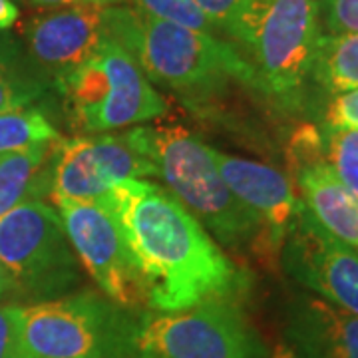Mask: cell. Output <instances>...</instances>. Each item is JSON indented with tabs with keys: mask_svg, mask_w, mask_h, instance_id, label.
Masks as SVG:
<instances>
[{
	"mask_svg": "<svg viewBox=\"0 0 358 358\" xmlns=\"http://www.w3.org/2000/svg\"><path fill=\"white\" fill-rule=\"evenodd\" d=\"M100 205L128 241L150 310L173 313L243 291L241 271L169 189L145 179H122Z\"/></svg>",
	"mask_w": 358,
	"mask_h": 358,
	"instance_id": "obj_1",
	"label": "cell"
},
{
	"mask_svg": "<svg viewBox=\"0 0 358 358\" xmlns=\"http://www.w3.org/2000/svg\"><path fill=\"white\" fill-rule=\"evenodd\" d=\"M110 36L140 64L148 80L178 94L205 98L233 82L257 86L255 68L227 40L154 18L126 6L108 8Z\"/></svg>",
	"mask_w": 358,
	"mask_h": 358,
	"instance_id": "obj_2",
	"label": "cell"
},
{
	"mask_svg": "<svg viewBox=\"0 0 358 358\" xmlns=\"http://www.w3.org/2000/svg\"><path fill=\"white\" fill-rule=\"evenodd\" d=\"M131 136L157 166V178L223 247L255 251L259 225L219 173L213 148L183 128H131Z\"/></svg>",
	"mask_w": 358,
	"mask_h": 358,
	"instance_id": "obj_3",
	"label": "cell"
},
{
	"mask_svg": "<svg viewBox=\"0 0 358 358\" xmlns=\"http://www.w3.org/2000/svg\"><path fill=\"white\" fill-rule=\"evenodd\" d=\"M138 315L84 291L18 308L24 358H134Z\"/></svg>",
	"mask_w": 358,
	"mask_h": 358,
	"instance_id": "obj_4",
	"label": "cell"
},
{
	"mask_svg": "<svg viewBox=\"0 0 358 358\" xmlns=\"http://www.w3.org/2000/svg\"><path fill=\"white\" fill-rule=\"evenodd\" d=\"M58 86L76 128L88 134L138 126L166 114L164 98L112 36L84 64L58 76Z\"/></svg>",
	"mask_w": 358,
	"mask_h": 358,
	"instance_id": "obj_5",
	"label": "cell"
},
{
	"mask_svg": "<svg viewBox=\"0 0 358 358\" xmlns=\"http://www.w3.org/2000/svg\"><path fill=\"white\" fill-rule=\"evenodd\" d=\"M134 358H263V346L235 299H215L141 313Z\"/></svg>",
	"mask_w": 358,
	"mask_h": 358,
	"instance_id": "obj_6",
	"label": "cell"
},
{
	"mask_svg": "<svg viewBox=\"0 0 358 358\" xmlns=\"http://www.w3.org/2000/svg\"><path fill=\"white\" fill-rule=\"evenodd\" d=\"M0 263L14 287L52 301L66 294L80 277L78 257L56 207L32 199L0 217Z\"/></svg>",
	"mask_w": 358,
	"mask_h": 358,
	"instance_id": "obj_7",
	"label": "cell"
},
{
	"mask_svg": "<svg viewBox=\"0 0 358 358\" xmlns=\"http://www.w3.org/2000/svg\"><path fill=\"white\" fill-rule=\"evenodd\" d=\"M319 0H261L249 52L259 88L293 102L310 76L319 42Z\"/></svg>",
	"mask_w": 358,
	"mask_h": 358,
	"instance_id": "obj_8",
	"label": "cell"
},
{
	"mask_svg": "<svg viewBox=\"0 0 358 358\" xmlns=\"http://www.w3.org/2000/svg\"><path fill=\"white\" fill-rule=\"evenodd\" d=\"M54 205L74 253L102 293L129 310L148 305L140 268L117 221L94 201L58 199Z\"/></svg>",
	"mask_w": 358,
	"mask_h": 358,
	"instance_id": "obj_9",
	"label": "cell"
},
{
	"mask_svg": "<svg viewBox=\"0 0 358 358\" xmlns=\"http://www.w3.org/2000/svg\"><path fill=\"white\" fill-rule=\"evenodd\" d=\"M152 176H157V166L129 129L117 136H80L58 143L50 197L100 203L117 181Z\"/></svg>",
	"mask_w": 358,
	"mask_h": 358,
	"instance_id": "obj_10",
	"label": "cell"
},
{
	"mask_svg": "<svg viewBox=\"0 0 358 358\" xmlns=\"http://www.w3.org/2000/svg\"><path fill=\"white\" fill-rule=\"evenodd\" d=\"M287 273L322 301L358 315V253L301 203L281 247Z\"/></svg>",
	"mask_w": 358,
	"mask_h": 358,
	"instance_id": "obj_11",
	"label": "cell"
},
{
	"mask_svg": "<svg viewBox=\"0 0 358 358\" xmlns=\"http://www.w3.org/2000/svg\"><path fill=\"white\" fill-rule=\"evenodd\" d=\"M293 185L307 211L336 239L358 249V195L341 183L324 159L319 129L303 126L289 145Z\"/></svg>",
	"mask_w": 358,
	"mask_h": 358,
	"instance_id": "obj_12",
	"label": "cell"
},
{
	"mask_svg": "<svg viewBox=\"0 0 358 358\" xmlns=\"http://www.w3.org/2000/svg\"><path fill=\"white\" fill-rule=\"evenodd\" d=\"M223 181L259 225L257 255L279 253L301 199L293 181L279 169L213 150Z\"/></svg>",
	"mask_w": 358,
	"mask_h": 358,
	"instance_id": "obj_13",
	"label": "cell"
},
{
	"mask_svg": "<svg viewBox=\"0 0 358 358\" xmlns=\"http://www.w3.org/2000/svg\"><path fill=\"white\" fill-rule=\"evenodd\" d=\"M108 8L102 4L62 6L24 26V38L40 64L64 76L92 58L110 38Z\"/></svg>",
	"mask_w": 358,
	"mask_h": 358,
	"instance_id": "obj_14",
	"label": "cell"
},
{
	"mask_svg": "<svg viewBox=\"0 0 358 358\" xmlns=\"http://www.w3.org/2000/svg\"><path fill=\"white\" fill-rule=\"evenodd\" d=\"M287 334L296 358H358V315L322 299H299Z\"/></svg>",
	"mask_w": 358,
	"mask_h": 358,
	"instance_id": "obj_15",
	"label": "cell"
},
{
	"mask_svg": "<svg viewBox=\"0 0 358 358\" xmlns=\"http://www.w3.org/2000/svg\"><path fill=\"white\" fill-rule=\"evenodd\" d=\"M58 143L60 140L40 141L0 155V217L20 203L50 195Z\"/></svg>",
	"mask_w": 358,
	"mask_h": 358,
	"instance_id": "obj_16",
	"label": "cell"
},
{
	"mask_svg": "<svg viewBox=\"0 0 358 358\" xmlns=\"http://www.w3.org/2000/svg\"><path fill=\"white\" fill-rule=\"evenodd\" d=\"M310 76L334 96L358 88V34H320Z\"/></svg>",
	"mask_w": 358,
	"mask_h": 358,
	"instance_id": "obj_17",
	"label": "cell"
},
{
	"mask_svg": "<svg viewBox=\"0 0 358 358\" xmlns=\"http://www.w3.org/2000/svg\"><path fill=\"white\" fill-rule=\"evenodd\" d=\"M219 36H229L249 50L261 0H195Z\"/></svg>",
	"mask_w": 358,
	"mask_h": 358,
	"instance_id": "obj_18",
	"label": "cell"
},
{
	"mask_svg": "<svg viewBox=\"0 0 358 358\" xmlns=\"http://www.w3.org/2000/svg\"><path fill=\"white\" fill-rule=\"evenodd\" d=\"M60 140L46 115L36 110H16L0 114V155L26 150L40 141Z\"/></svg>",
	"mask_w": 358,
	"mask_h": 358,
	"instance_id": "obj_19",
	"label": "cell"
},
{
	"mask_svg": "<svg viewBox=\"0 0 358 358\" xmlns=\"http://www.w3.org/2000/svg\"><path fill=\"white\" fill-rule=\"evenodd\" d=\"M324 159L341 183L358 195V129H327Z\"/></svg>",
	"mask_w": 358,
	"mask_h": 358,
	"instance_id": "obj_20",
	"label": "cell"
},
{
	"mask_svg": "<svg viewBox=\"0 0 358 358\" xmlns=\"http://www.w3.org/2000/svg\"><path fill=\"white\" fill-rule=\"evenodd\" d=\"M134 2L138 4L140 10L154 16V18L183 26V28H189V30L219 36L215 26L209 22V18L197 6L195 0H134Z\"/></svg>",
	"mask_w": 358,
	"mask_h": 358,
	"instance_id": "obj_21",
	"label": "cell"
},
{
	"mask_svg": "<svg viewBox=\"0 0 358 358\" xmlns=\"http://www.w3.org/2000/svg\"><path fill=\"white\" fill-rule=\"evenodd\" d=\"M329 34H358V0H319Z\"/></svg>",
	"mask_w": 358,
	"mask_h": 358,
	"instance_id": "obj_22",
	"label": "cell"
},
{
	"mask_svg": "<svg viewBox=\"0 0 358 358\" xmlns=\"http://www.w3.org/2000/svg\"><path fill=\"white\" fill-rule=\"evenodd\" d=\"M38 96V88L22 82L0 64V114L24 110Z\"/></svg>",
	"mask_w": 358,
	"mask_h": 358,
	"instance_id": "obj_23",
	"label": "cell"
},
{
	"mask_svg": "<svg viewBox=\"0 0 358 358\" xmlns=\"http://www.w3.org/2000/svg\"><path fill=\"white\" fill-rule=\"evenodd\" d=\"M327 129H358V88L334 96L324 114Z\"/></svg>",
	"mask_w": 358,
	"mask_h": 358,
	"instance_id": "obj_24",
	"label": "cell"
},
{
	"mask_svg": "<svg viewBox=\"0 0 358 358\" xmlns=\"http://www.w3.org/2000/svg\"><path fill=\"white\" fill-rule=\"evenodd\" d=\"M18 305L0 307V358H24L20 346Z\"/></svg>",
	"mask_w": 358,
	"mask_h": 358,
	"instance_id": "obj_25",
	"label": "cell"
},
{
	"mask_svg": "<svg viewBox=\"0 0 358 358\" xmlns=\"http://www.w3.org/2000/svg\"><path fill=\"white\" fill-rule=\"evenodd\" d=\"M36 6L44 8H62V6H78V4H102V6H114L122 0H30Z\"/></svg>",
	"mask_w": 358,
	"mask_h": 358,
	"instance_id": "obj_26",
	"label": "cell"
},
{
	"mask_svg": "<svg viewBox=\"0 0 358 358\" xmlns=\"http://www.w3.org/2000/svg\"><path fill=\"white\" fill-rule=\"evenodd\" d=\"M18 20V8L13 0H0V30L10 28Z\"/></svg>",
	"mask_w": 358,
	"mask_h": 358,
	"instance_id": "obj_27",
	"label": "cell"
},
{
	"mask_svg": "<svg viewBox=\"0 0 358 358\" xmlns=\"http://www.w3.org/2000/svg\"><path fill=\"white\" fill-rule=\"evenodd\" d=\"M13 289H16L14 287V279H13V275L6 271V267L0 263V299L2 296H6V294L10 293Z\"/></svg>",
	"mask_w": 358,
	"mask_h": 358,
	"instance_id": "obj_28",
	"label": "cell"
},
{
	"mask_svg": "<svg viewBox=\"0 0 358 358\" xmlns=\"http://www.w3.org/2000/svg\"><path fill=\"white\" fill-rule=\"evenodd\" d=\"M273 358H296V357H294V352L291 350V346L279 345L277 348H275V355H273Z\"/></svg>",
	"mask_w": 358,
	"mask_h": 358,
	"instance_id": "obj_29",
	"label": "cell"
}]
</instances>
